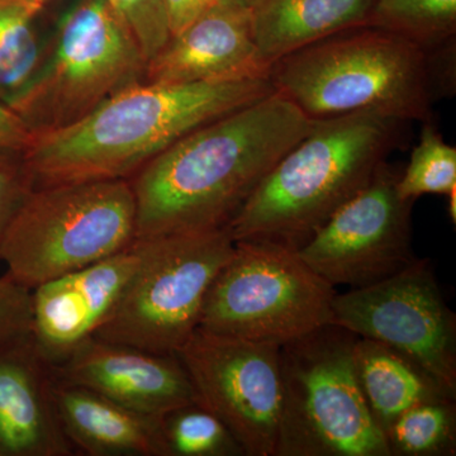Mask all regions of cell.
Listing matches in <instances>:
<instances>
[{
  "mask_svg": "<svg viewBox=\"0 0 456 456\" xmlns=\"http://www.w3.org/2000/svg\"><path fill=\"white\" fill-rule=\"evenodd\" d=\"M314 125L274 92L176 141L130 179L136 239L227 227Z\"/></svg>",
  "mask_w": 456,
  "mask_h": 456,
  "instance_id": "1",
  "label": "cell"
},
{
  "mask_svg": "<svg viewBox=\"0 0 456 456\" xmlns=\"http://www.w3.org/2000/svg\"><path fill=\"white\" fill-rule=\"evenodd\" d=\"M274 92L268 75L134 84L73 125L33 136L23 164L33 188L131 179L191 132Z\"/></svg>",
  "mask_w": 456,
  "mask_h": 456,
  "instance_id": "2",
  "label": "cell"
},
{
  "mask_svg": "<svg viewBox=\"0 0 456 456\" xmlns=\"http://www.w3.org/2000/svg\"><path fill=\"white\" fill-rule=\"evenodd\" d=\"M454 59L455 45L428 53L386 29L359 26L281 57L268 77L312 121L377 113L432 123L435 103L454 88Z\"/></svg>",
  "mask_w": 456,
  "mask_h": 456,
  "instance_id": "3",
  "label": "cell"
},
{
  "mask_svg": "<svg viewBox=\"0 0 456 456\" xmlns=\"http://www.w3.org/2000/svg\"><path fill=\"white\" fill-rule=\"evenodd\" d=\"M406 125L377 113L314 121L230 222L232 239L298 251L403 145Z\"/></svg>",
  "mask_w": 456,
  "mask_h": 456,
  "instance_id": "4",
  "label": "cell"
},
{
  "mask_svg": "<svg viewBox=\"0 0 456 456\" xmlns=\"http://www.w3.org/2000/svg\"><path fill=\"white\" fill-rule=\"evenodd\" d=\"M136 240L130 179L33 188L3 241L0 261L27 289L118 254Z\"/></svg>",
  "mask_w": 456,
  "mask_h": 456,
  "instance_id": "5",
  "label": "cell"
},
{
  "mask_svg": "<svg viewBox=\"0 0 456 456\" xmlns=\"http://www.w3.org/2000/svg\"><path fill=\"white\" fill-rule=\"evenodd\" d=\"M356 338L331 322L281 345L275 456H391L360 391Z\"/></svg>",
  "mask_w": 456,
  "mask_h": 456,
  "instance_id": "6",
  "label": "cell"
},
{
  "mask_svg": "<svg viewBox=\"0 0 456 456\" xmlns=\"http://www.w3.org/2000/svg\"><path fill=\"white\" fill-rule=\"evenodd\" d=\"M146 66L139 44L107 0H79L60 20L11 108L32 136L57 131L145 82Z\"/></svg>",
  "mask_w": 456,
  "mask_h": 456,
  "instance_id": "7",
  "label": "cell"
},
{
  "mask_svg": "<svg viewBox=\"0 0 456 456\" xmlns=\"http://www.w3.org/2000/svg\"><path fill=\"white\" fill-rule=\"evenodd\" d=\"M140 240L139 268L94 338L175 355L200 326L207 294L235 240L228 227Z\"/></svg>",
  "mask_w": 456,
  "mask_h": 456,
  "instance_id": "8",
  "label": "cell"
},
{
  "mask_svg": "<svg viewBox=\"0 0 456 456\" xmlns=\"http://www.w3.org/2000/svg\"><path fill=\"white\" fill-rule=\"evenodd\" d=\"M336 293L298 251L237 241L209 288L198 327L281 346L331 323Z\"/></svg>",
  "mask_w": 456,
  "mask_h": 456,
  "instance_id": "9",
  "label": "cell"
},
{
  "mask_svg": "<svg viewBox=\"0 0 456 456\" xmlns=\"http://www.w3.org/2000/svg\"><path fill=\"white\" fill-rule=\"evenodd\" d=\"M332 323L397 351L456 399V314L430 259H417L380 283L336 293Z\"/></svg>",
  "mask_w": 456,
  "mask_h": 456,
  "instance_id": "10",
  "label": "cell"
},
{
  "mask_svg": "<svg viewBox=\"0 0 456 456\" xmlns=\"http://www.w3.org/2000/svg\"><path fill=\"white\" fill-rule=\"evenodd\" d=\"M197 403L218 417L245 456L277 454L281 346L198 329L175 354Z\"/></svg>",
  "mask_w": 456,
  "mask_h": 456,
  "instance_id": "11",
  "label": "cell"
},
{
  "mask_svg": "<svg viewBox=\"0 0 456 456\" xmlns=\"http://www.w3.org/2000/svg\"><path fill=\"white\" fill-rule=\"evenodd\" d=\"M399 173L387 161L330 217L298 254L332 287L360 289L403 272L419 257L412 245L415 200L397 191Z\"/></svg>",
  "mask_w": 456,
  "mask_h": 456,
  "instance_id": "12",
  "label": "cell"
},
{
  "mask_svg": "<svg viewBox=\"0 0 456 456\" xmlns=\"http://www.w3.org/2000/svg\"><path fill=\"white\" fill-rule=\"evenodd\" d=\"M143 256L136 239L125 250L32 289V338L51 365L93 338L110 318Z\"/></svg>",
  "mask_w": 456,
  "mask_h": 456,
  "instance_id": "13",
  "label": "cell"
},
{
  "mask_svg": "<svg viewBox=\"0 0 456 456\" xmlns=\"http://www.w3.org/2000/svg\"><path fill=\"white\" fill-rule=\"evenodd\" d=\"M51 367L56 379L97 392L143 415L164 419L176 408L197 403L187 371L175 355L93 336Z\"/></svg>",
  "mask_w": 456,
  "mask_h": 456,
  "instance_id": "14",
  "label": "cell"
},
{
  "mask_svg": "<svg viewBox=\"0 0 456 456\" xmlns=\"http://www.w3.org/2000/svg\"><path fill=\"white\" fill-rule=\"evenodd\" d=\"M268 75L261 61L250 8L227 0L173 36L146 66L145 82L196 83Z\"/></svg>",
  "mask_w": 456,
  "mask_h": 456,
  "instance_id": "15",
  "label": "cell"
},
{
  "mask_svg": "<svg viewBox=\"0 0 456 456\" xmlns=\"http://www.w3.org/2000/svg\"><path fill=\"white\" fill-rule=\"evenodd\" d=\"M53 367L32 335L0 345V454L69 456L53 403Z\"/></svg>",
  "mask_w": 456,
  "mask_h": 456,
  "instance_id": "16",
  "label": "cell"
},
{
  "mask_svg": "<svg viewBox=\"0 0 456 456\" xmlns=\"http://www.w3.org/2000/svg\"><path fill=\"white\" fill-rule=\"evenodd\" d=\"M55 377V375H53ZM53 403L71 445L90 456H169L163 419L53 379Z\"/></svg>",
  "mask_w": 456,
  "mask_h": 456,
  "instance_id": "17",
  "label": "cell"
},
{
  "mask_svg": "<svg viewBox=\"0 0 456 456\" xmlns=\"http://www.w3.org/2000/svg\"><path fill=\"white\" fill-rule=\"evenodd\" d=\"M377 0H255L251 28L263 64L335 33L365 26Z\"/></svg>",
  "mask_w": 456,
  "mask_h": 456,
  "instance_id": "18",
  "label": "cell"
},
{
  "mask_svg": "<svg viewBox=\"0 0 456 456\" xmlns=\"http://www.w3.org/2000/svg\"><path fill=\"white\" fill-rule=\"evenodd\" d=\"M354 364L369 412L383 434L411 407L452 398L415 362L380 342L356 338Z\"/></svg>",
  "mask_w": 456,
  "mask_h": 456,
  "instance_id": "19",
  "label": "cell"
},
{
  "mask_svg": "<svg viewBox=\"0 0 456 456\" xmlns=\"http://www.w3.org/2000/svg\"><path fill=\"white\" fill-rule=\"evenodd\" d=\"M365 26L439 53L455 45L456 0H377Z\"/></svg>",
  "mask_w": 456,
  "mask_h": 456,
  "instance_id": "20",
  "label": "cell"
},
{
  "mask_svg": "<svg viewBox=\"0 0 456 456\" xmlns=\"http://www.w3.org/2000/svg\"><path fill=\"white\" fill-rule=\"evenodd\" d=\"M36 12L20 0H0V101L12 106L41 61Z\"/></svg>",
  "mask_w": 456,
  "mask_h": 456,
  "instance_id": "21",
  "label": "cell"
},
{
  "mask_svg": "<svg viewBox=\"0 0 456 456\" xmlns=\"http://www.w3.org/2000/svg\"><path fill=\"white\" fill-rule=\"evenodd\" d=\"M456 399L439 398L411 407L386 431L391 456H454Z\"/></svg>",
  "mask_w": 456,
  "mask_h": 456,
  "instance_id": "22",
  "label": "cell"
},
{
  "mask_svg": "<svg viewBox=\"0 0 456 456\" xmlns=\"http://www.w3.org/2000/svg\"><path fill=\"white\" fill-rule=\"evenodd\" d=\"M163 434L169 456H245L224 422L198 403L164 416Z\"/></svg>",
  "mask_w": 456,
  "mask_h": 456,
  "instance_id": "23",
  "label": "cell"
},
{
  "mask_svg": "<svg viewBox=\"0 0 456 456\" xmlns=\"http://www.w3.org/2000/svg\"><path fill=\"white\" fill-rule=\"evenodd\" d=\"M397 191L403 200L415 202L425 194L449 196L456 191V147L432 123H424L410 163L399 174Z\"/></svg>",
  "mask_w": 456,
  "mask_h": 456,
  "instance_id": "24",
  "label": "cell"
},
{
  "mask_svg": "<svg viewBox=\"0 0 456 456\" xmlns=\"http://www.w3.org/2000/svg\"><path fill=\"white\" fill-rule=\"evenodd\" d=\"M142 50L147 62L164 49L171 33L163 0H107Z\"/></svg>",
  "mask_w": 456,
  "mask_h": 456,
  "instance_id": "25",
  "label": "cell"
},
{
  "mask_svg": "<svg viewBox=\"0 0 456 456\" xmlns=\"http://www.w3.org/2000/svg\"><path fill=\"white\" fill-rule=\"evenodd\" d=\"M32 290L0 277V345L31 335Z\"/></svg>",
  "mask_w": 456,
  "mask_h": 456,
  "instance_id": "26",
  "label": "cell"
},
{
  "mask_svg": "<svg viewBox=\"0 0 456 456\" xmlns=\"http://www.w3.org/2000/svg\"><path fill=\"white\" fill-rule=\"evenodd\" d=\"M32 189L22 156H0V251L14 216Z\"/></svg>",
  "mask_w": 456,
  "mask_h": 456,
  "instance_id": "27",
  "label": "cell"
},
{
  "mask_svg": "<svg viewBox=\"0 0 456 456\" xmlns=\"http://www.w3.org/2000/svg\"><path fill=\"white\" fill-rule=\"evenodd\" d=\"M32 137L16 110L0 101V156H22Z\"/></svg>",
  "mask_w": 456,
  "mask_h": 456,
  "instance_id": "28",
  "label": "cell"
},
{
  "mask_svg": "<svg viewBox=\"0 0 456 456\" xmlns=\"http://www.w3.org/2000/svg\"><path fill=\"white\" fill-rule=\"evenodd\" d=\"M227 0H163L171 37Z\"/></svg>",
  "mask_w": 456,
  "mask_h": 456,
  "instance_id": "29",
  "label": "cell"
},
{
  "mask_svg": "<svg viewBox=\"0 0 456 456\" xmlns=\"http://www.w3.org/2000/svg\"><path fill=\"white\" fill-rule=\"evenodd\" d=\"M20 2L25 3L27 7L31 8L33 12L38 14L50 0H20Z\"/></svg>",
  "mask_w": 456,
  "mask_h": 456,
  "instance_id": "30",
  "label": "cell"
},
{
  "mask_svg": "<svg viewBox=\"0 0 456 456\" xmlns=\"http://www.w3.org/2000/svg\"><path fill=\"white\" fill-rule=\"evenodd\" d=\"M449 204H448V212L450 220L452 221V224H455L456 222V191L450 193L449 196Z\"/></svg>",
  "mask_w": 456,
  "mask_h": 456,
  "instance_id": "31",
  "label": "cell"
},
{
  "mask_svg": "<svg viewBox=\"0 0 456 456\" xmlns=\"http://www.w3.org/2000/svg\"><path fill=\"white\" fill-rule=\"evenodd\" d=\"M237 2L241 3V4L246 5V7L250 8L251 4L255 2V0H237Z\"/></svg>",
  "mask_w": 456,
  "mask_h": 456,
  "instance_id": "32",
  "label": "cell"
},
{
  "mask_svg": "<svg viewBox=\"0 0 456 456\" xmlns=\"http://www.w3.org/2000/svg\"><path fill=\"white\" fill-rule=\"evenodd\" d=\"M0 456H2V454H0Z\"/></svg>",
  "mask_w": 456,
  "mask_h": 456,
  "instance_id": "33",
  "label": "cell"
}]
</instances>
